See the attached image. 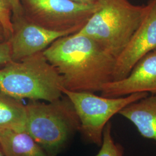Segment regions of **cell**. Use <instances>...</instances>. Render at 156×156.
<instances>
[{
  "label": "cell",
  "mask_w": 156,
  "mask_h": 156,
  "mask_svg": "<svg viewBox=\"0 0 156 156\" xmlns=\"http://www.w3.org/2000/svg\"><path fill=\"white\" fill-rule=\"evenodd\" d=\"M0 156H5L4 155V154L2 153V152L0 151Z\"/></svg>",
  "instance_id": "19"
},
{
  "label": "cell",
  "mask_w": 156,
  "mask_h": 156,
  "mask_svg": "<svg viewBox=\"0 0 156 156\" xmlns=\"http://www.w3.org/2000/svg\"><path fill=\"white\" fill-rule=\"evenodd\" d=\"M101 93L108 98L137 93L156 94V49L143 57L126 77L105 84Z\"/></svg>",
  "instance_id": "9"
},
{
  "label": "cell",
  "mask_w": 156,
  "mask_h": 156,
  "mask_svg": "<svg viewBox=\"0 0 156 156\" xmlns=\"http://www.w3.org/2000/svg\"><path fill=\"white\" fill-rule=\"evenodd\" d=\"M12 21L13 33L8 41L11 45L12 60L14 62L43 51L57 39L73 34L47 30L30 21L23 13L12 17Z\"/></svg>",
  "instance_id": "8"
},
{
  "label": "cell",
  "mask_w": 156,
  "mask_h": 156,
  "mask_svg": "<svg viewBox=\"0 0 156 156\" xmlns=\"http://www.w3.org/2000/svg\"><path fill=\"white\" fill-rule=\"evenodd\" d=\"M62 78L41 51L0 69V91L15 99L53 102L63 95Z\"/></svg>",
  "instance_id": "3"
},
{
  "label": "cell",
  "mask_w": 156,
  "mask_h": 156,
  "mask_svg": "<svg viewBox=\"0 0 156 156\" xmlns=\"http://www.w3.org/2000/svg\"><path fill=\"white\" fill-rule=\"evenodd\" d=\"M4 41H5V39L3 30H2L1 26L0 25V42H3Z\"/></svg>",
  "instance_id": "18"
},
{
  "label": "cell",
  "mask_w": 156,
  "mask_h": 156,
  "mask_svg": "<svg viewBox=\"0 0 156 156\" xmlns=\"http://www.w3.org/2000/svg\"><path fill=\"white\" fill-rule=\"evenodd\" d=\"M149 8L128 0H99L88 22L77 34L93 39L116 58L140 27Z\"/></svg>",
  "instance_id": "2"
},
{
  "label": "cell",
  "mask_w": 156,
  "mask_h": 156,
  "mask_svg": "<svg viewBox=\"0 0 156 156\" xmlns=\"http://www.w3.org/2000/svg\"><path fill=\"white\" fill-rule=\"evenodd\" d=\"M11 6L8 0H0V25L5 41L9 40L13 33Z\"/></svg>",
  "instance_id": "14"
},
{
  "label": "cell",
  "mask_w": 156,
  "mask_h": 156,
  "mask_svg": "<svg viewBox=\"0 0 156 156\" xmlns=\"http://www.w3.org/2000/svg\"><path fill=\"white\" fill-rule=\"evenodd\" d=\"M74 2L84 4H96L99 0H71Z\"/></svg>",
  "instance_id": "17"
},
{
  "label": "cell",
  "mask_w": 156,
  "mask_h": 156,
  "mask_svg": "<svg viewBox=\"0 0 156 156\" xmlns=\"http://www.w3.org/2000/svg\"><path fill=\"white\" fill-rule=\"evenodd\" d=\"M148 4L144 20L116 58L113 81L126 77L143 57L156 49V0H150Z\"/></svg>",
  "instance_id": "7"
},
{
  "label": "cell",
  "mask_w": 156,
  "mask_h": 156,
  "mask_svg": "<svg viewBox=\"0 0 156 156\" xmlns=\"http://www.w3.org/2000/svg\"><path fill=\"white\" fill-rule=\"evenodd\" d=\"M48 102L30 100L26 105L24 131L48 156H57L79 131L80 121L66 95Z\"/></svg>",
  "instance_id": "4"
},
{
  "label": "cell",
  "mask_w": 156,
  "mask_h": 156,
  "mask_svg": "<svg viewBox=\"0 0 156 156\" xmlns=\"http://www.w3.org/2000/svg\"><path fill=\"white\" fill-rule=\"evenodd\" d=\"M12 61L11 48L8 41L0 42V66H5Z\"/></svg>",
  "instance_id": "15"
},
{
  "label": "cell",
  "mask_w": 156,
  "mask_h": 156,
  "mask_svg": "<svg viewBox=\"0 0 156 156\" xmlns=\"http://www.w3.org/2000/svg\"><path fill=\"white\" fill-rule=\"evenodd\" d=\"M0 150H1V148H0Z\"/></svg>",
  "instance_id": "20"
},
{
  "label": "cell",
  "mask_w": 156,
  "mask_h": 156,
  "mask_svg": "<svg viewBox=\"0 0 156 156\" xmlns=\"http://www.w3.org/2000/svg\"><path fill=\"white\" fill-rule=\"evenodd\" d=\"M10 5L11 6L12 12V16L13 17H16L22 15L23 12L22 7L21 5L20 0H8Z\"/></svg>",
  "instance_id": "16"
},
{
  "label": "cell",
  "mask_w": 156,
  "mask_h": 156,
  "mask_svg": "<svg viewBox=\"0 0 156 156\" xmlns=\"http://www.w3.org/2000/svg\"><path fill=\"white\" fill-rule=\"evenodd\" d=\"M26 105L0 91V129L24 131Z\"/></svg>",
  "instance_id": "12"
},
{
  "label": "cell",
  "mask_w": 156,
  "mask_h": 156,
  "mask_svg": "<svg viewBox=\"0 0 156 156\" xmlns=\"http://www.w3.org/2000/svg\"><path fill=\"white\" fill-rule=\"evenodd\" d=\"M95 156H124L122 146L116 143L112 135V124H106L103 131L100 150Z\"/></svg>",
  "instance_id": "13"
},
{
  "label": "cell",
  "mask_w": 156,
  "mask_h": 156,
  "mask_svg": "<svg viewBox=\"0 0 156 156\" xmlns=\"http://www.w3.org/2000/svg\"><path fill=\"white\" fill-rule=\"evenodd\" d=\"M62 92L73 104L79 121L83 140L101 146L104 129L110 119L131 103L144 98L147 93H137L117 98L98 96L94 93L73 91L62 87Z\"/></svg>",
  "instance_id": "5"
},
{
  "label": "cell",
  "mask_w": 156,
  "mask_h": 156,
  "mask_svg": "<svg viewBox=\"0 0 156 156\" xmlns=\"http://www.w3.org/2000/svg\"><path fill=\"white\" fill-rule=\"evenodd\" d=\"M119 114L133 123L142 136L156 141V94L131 103Z\"/></svg>",
  "instance_id": "10"
},
{
  "label": "cell",
  "mask_w": 156,
  "mask_h": 156,
  "mask_svg": "<svg viewBox=\"0 0 156 156\" xmlns=\"http://www.w3.org/2000/svg\"><path fill=\"white\" fill-rule=\"evenodd\" d=\"M43 53L73 91L95 93L113 81L116 58L89 37L73 34L53 42Z\"/></svg>",
  "instance_id": "1"
},
{
  "label": "cell",
  "mask_w": 156,
  "mask_h": 156,
  "mask_svg": "<svg viewBox=\"0 0 156 156\" xmlns=\"http://www.w3.org/2000/svg\"><path fill=\"white\" fill-rule=\"evenodd\" d=\"M24 16L53 31L78 33L93 14L96 4L71 0H20Z\"/></svg>",
  "instance_id": "6"
},
{
  "label": "cell",
  "mask_w": 156,
  "mask_h": 156,
  "mask_svg": "<svg viewBox=\"0 0 156 156\" xmlns=\"http://www.w3.org/2000/svg\"><path fill=\"white\" fill-rule=\"evenodd\" d=\"M0 148L5 156H48L25 131L0 129Z\"/></svg>",
  "instance_id": "11"
}]
</instances>
